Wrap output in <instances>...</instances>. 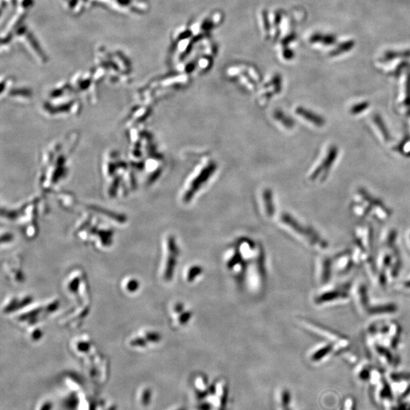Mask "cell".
<instances>
[{
	"mask_svg": "<svg viewBox=\"0 0 410 410\" xmlns=\"http://www.w3.org/2000/svg\"><path fill=\"white\" fill-rule=\"evenodd\" d=\"M178 255L179 248L175 239L172 237H169L167 240V257L163 271V278L166 281H170L173 277Z\"/></svg>",
	"mask_w": 410,
	"mask_h": 410,
	"instance_id": "1",
	"label": "cell"
},
{
	"mask_svg": "<svg viewBox=\"0 0 410 410\" xmlns=\"http://www.w3.org/2000/svg\"><path fill=\"white\" fill-rule=\"evenodd\" d=\"M282 219H283L284 223H287L294 230L297 231V232L302 234V235H304L306 238H307V240H310V241L312 243V244L318 245L320 247H324V246H325L324 242L321 241L317 235L312 233V232H310V231L307 230V229H304V228L301 227L300 224L297 223V221L294 220V218H291L287 214H284L283 217H282Z\"/></svg>",
	"mask_w": 410,
	"mask_h": 410,
	"instance_id": "2",
	"label": "cell"
},
{
	"mask_svg": "<svg viewBox=\"0 0 410 410\" xmlns=\"http://www.w3.org/2000/svg\"><path fill=\"white\" fill-rule=\"evenodd\" d=\"M144 337H140L139 334H136L135 337H132L130 339L131 346H135V347H140V346H144L147 344L148 341L152 342V343H157L160 340V335L157 333L154 332V331H146L144 333Z\"/></svg>",
	"mask_w": 410,
	"mask_h": 410,
	"instance_id": "3",
	"label": "cell"
},
{
	"mask_svg": "<svg viewBox=\"0 0 410 410\" xmlns=\"http://www.w3.org/2000/svg\"><path fill=\"white\" fill-rule=\"evenodd\" d=\"M214 166H210L209 167L206 168L203 170V172H201V174H200L198 175V178L195 180V181H194V183H192V186H191L190 190L188 192L187 195H186V199L189 200L192 198V197L193 196L194 192H196L198 190V188L200 187V186L203 184L204 183L205 180H208V177L209 175L212 173V172H214Z\"/></svg>",
	"mask_w": 410,
	"mask_h": 410,
	"instance_id": "4",
	"label": "cell"
},
{
	"mask_svg": "<svg viewBox=\"0 0 410 410\" xmlns=\"http://www.w3.org/2000/svg\"><path fill=\"white\" fill-rule=\"evenodd\" d=\"M347 297L346 294L340 292V291H331V292L324 294L323 295L320 296L317 299L316 302L317 303H325L328 302L337 301V300H342V299H346Z\"/></svg>",
	"mask_w": 410,
	"mask_h": 410,
	"instance_id": "5",
	"label": "cell"
},
{
	"mask_svg": "<svg viewBox=\"0 0 410 410\" xmlns=\"http://www.w3.org/2000/svg\"><path fill=\"white\" fill-rule=\"evenodd\" d=\"M124 285L125 290L127 291V292H131V294H133L139 288V286H138L139 283L135 278H129L125 280Z\"/></svg>",
	"mask_w": 410,
	"mask_h": 410,
	"instance_id": "6",
	"label": "cell"
},
{
	"mask_svg": "<svg viewBox=\"0 0 410 410\" xmlns=\"http://www.w3.org/2000/svg\"><path fill=\"white\" fill-rule=\"evenodd\" d=\"M201 273H202V268H201V267H192V268L189 270V272H188V281H193L194 279L196 278V277H198V276H199Z\"/></svg>",
	"mask_w": 410,
	"mask_h": 410,
	"instance_id": "7",
	"label": "cell"
},
{
	"mask_svg": "<svg viewBox=\"0 0 410 410\" xmlns=\"http://www.w3.org/2000/svg\"><path fill=\"white\" fill-rule=\"evenodd\" d=\"M332 349V346L330 345V346H325V347L322 348V349H319L317 353L313 355L312 359L314 361H318L321 358H323L325 356H326L327 354H329L330 351Z\"/></svg>",
	"mask_w": 410,
	"mask_h": 410,
	"instance_id": "8",
	"label": "cell"
},
{
	"mask_svg": "<svg viewBox=\"0 0 410 410\" xmlns=\"http://www.w3.org/2000/svg\"><path fill=\"white\" fill-rule=\"evenodd\" d=\"M191 315H192V314L189 312H186L183 314V315H182L180 318V324H181V325H185V324L187 323L189 319H190Z\"/></svg>",
	"mask_w": 410,
	"mask_h": 410,
	"instance_id": "9",
	"label": "cell"
},
{
	"mask_svg": "<svg viewBox=\"0 0 410 410\" xmlns=\"http://www.w3.org/2000/svg\"><path fill=\"white\" fill-rule=\"evenodd\" d=\"M289 394H288L287 392L284 393V395H283V401L284 402L286 401V403H287L288 402H289Z\"/></svg>",
	"mask_w": 410,
	"mask_h": 410,
	"instance_id": "10",
	"label": "cell"
},
{
	"mask_svg": "<svg viewBox=\"0 0 410 410\" xmlns=\"http://www.w3.org/2000/svg\"><path fill=\"white\" fill-rule=\"evenodd\" d=\"M180 410H186V409H180Z\"/></svg>",
	"mask_w": 410,
	"mask_h": 410,
	"instance_id": "11",
	"label": "cell"
}]
</instances>
